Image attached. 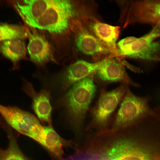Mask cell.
<instances>
[{
    "instance_id": "13",
    "label": "cell",
    "mask_w": 160,
    "mask_h": 160,
    "mask_svg": "<svg viewBox=\"0 0 160 160\" xmlns=\"http://www.w3.org/2000/svg\"><path fill=\"white\" fill-rule=\"evenodd\" d=\"M160 37V30L153 27L148 33L137 38L133 41L117 49L118 55L136 59L138 55L157 38Z\"/></svg>"
},
{
    "instance_id": "19",
    "label": "cell",
    "mask_w": 160,
    "mask_h": 160,
    "mask_svg": "<svg viewBox=\"0 0 160 160\" xmlns=\"http://www.w3.org/2000/svg\"><path fill=\"white\" fill-rule=\"evenodd\" d=\"M0 160H26L11 135L8 147L5 150H0Z\"/></svg>"
},
{
    "instance_id": "9",
    "label": "cell",
    "mask_w": 160,
    "mask_h": 160,
    "mask_svg": "<svg viewBox=\"0 0 160 160\" xmlns=\"http://www.w3.org/2000/svg\"><path fill=\"white\" fill-rule=\"evenodd\" d=\"M94 79L103 84L120 82L129 86L137 87L140 86L132 80L120 61L111 58L103 59L95 72Z\"/></svg>"
},
{
    "instance_id": "6",
    "label": "cell",
    "mask_w": 160,
    "mask_h": 160,
    "mask_svg": "<svg viewBox=\"0 0 160 160\" xmlns=\"http://www.w3.org/2000/svg\"><path fill=\"white\" fill-rule=\"evenodd\" d=\"M96 160H154L153 155L147 149L131 140L115 142L100 153H95Z\"/></svg>"
},
{
    "instance_id": "12",
    "label": "cell",
    "mask_w": 160,
    "mask_h": 160,
    "mask_svg": "<svg viewBox=\"0 0 160 160\" xmlns=\"http://www.w3.org/2000/svg\"><path fill=\"white\" fill-rule=\"evenodd\" d=\"M23 82V90L31 98L35 113L41 121L51 126L52 108L49 92L45 90L38 92L31 83L25 79Z\"/></svg>"
},
{
    "instance_id": "14",
    "label": "cell",
    "mask_w": 160,
    "mask_h": 160,
    "mask_svg": "<svg viewBox=\"0 0 160 160\" xmlns=\"http://www.w3.org/2000/svg\"><path fill=\"white\" fill-rule=\"evenodd\" d=\"M27 48L31 60L37 65L43 64L51 59L50 45L45 39L39 35H31Z\"/></svg>"
},
{
    "instance_id": "2",
    "label": "cell",
    "mask_w": 160,
    "mask_h": 160,
    "mask_svg": "<svg viewBox=\"0 0 160 160\" xmlns=\"http://www.w3.org/2000/svg\"><path fill=\"white\" fill-rule=\"evenodd\" d=\"M150 95L137 96L129 87L124 96L109 133L118 130L142 120L155 112L150 106Z\"/></svg>"
},
{
    "instance_id": "20",
    "label": "cell",
    "mask_w": 160,
    "mask_h": 160,
    "mask_svg": "<svg viewBox=\"0 0 160 160\" xmlns=\"http://www.w3.org/2000/svg\"><path fill=\"white\" fill-rule=\"evenodd\" d=\"M154 26H156L159 29H160V21H159L158 23H157L156 24H155Z\"/></svg>"
},
{
    "instance_id": "1",
    "label": "cell",
    "mask_w": 160,
    "mask_h": 160,
    "mask_svg": "<svg viewBox=\"0 0 160 160\" xmlns=\"http://www.w3.org/2000/svg\"><path fill=\"white\" fill-rule=\"evenodd\" d=\"M94 73L73 85L60 102L71 123L77 127L82 125L95 94Z\"/></svg>"
},
{
    "instance_id": "8",
    "label": "cell",
    "mask_w": 160,
    "mask_h": 160,
    "mask_svg": "<svg viewBox=\"0 0 160 160\" xmlns=\"http://www.w3.org/2000/svg\"><path fill=\"white\" fill-rule=\"evenodd\" d=\"M103 60L95 63L78 60L57 75L55 81L61 90H66L74 84L94 73Z\"/></svg>"
},
{
    "instance_id": "10",
    "label": "cell",
    "mask_w": 160,
    "mask_h": 160,
    "mask_svg": "<svg viewBox=\"0 0 160 160\" xmlns=\"http://www.w3.org/2000/svg\"><path fill=\"white\" fill-rule=\"evenodd\" d=\"M82 17L83 24L89 31L111 53L117 55V41L120 27L102 22L86 14Z\"/></svg>"
},
{
    "instance_id": "3",
    "label": "cell",
    "mask_w": 160,
    "mask_h": 160,
    "mask_svg": "<svg viewBox=\"0 0 160 160\" xmlns=\"http://www.w3.org/2000/svg\"><path fill=\"white\" fill-rule=\"evenodd\" d=\"M75 14L74 5L70 1L50 0L43 14L37 20L27 24L34 28L60 34L68 28Z\"/></svg>"
},
{
    "instance_id": "17",
    "label": "cell",
    "mask_w": 160,
    "mask_h": 160,
    "mask_svg": "<svg viewBox=\"0 0 160 160\" xmlns=\"http://www.w3.org/2000/svg\"><path fill=\"white\" fill-rule=\"evenodd\" d=\"M44 137L41 144L48 149L59 160H63V145L59 136L51 126L44 127Z\"/></svg>"
},
{
    "instance_id": "11",
    "label": "cell",
    "mask_w": 160,
    "mask_h": 160,
    "mask_svg": "<svg viewBox=\"0 0 160 160\" xmlns=\"http://www.w3.org/2000/svg\"><path fill=\"white\" fill-rule=\"evenodd\" d=\"M78 28L75 44L77 49L81 52L96 59L111 52L83 24H80Z\"/></svg>"
},
{
    "instance_id": "15",
    "label": "cell",
    "mask_w": 160,
    "mask_h": 160,
    "mask_svg": "<svg viewBox=\"0 0 160 160\" xmlns=\"http://www.w3.org/2000/svg\"><path fill=\"white\" fill-rule=\"evenodd\" d=\"M49 0H25L23 4L17 3L16 8L27 24L39 18L45 12Z\"/></svg>"
},
{
    "instance_id": "18",
    "label": "cell",
    "mask_w": 160,
    "mask_h": 160,
    "mask_svg": "<svg viewBox=\"0 0 160 160\" xmlns=\"http://www.w3.org/2000/svg\"><path fill=\"white\" fill-rule=\"evenodd\" d=\"M22 27L7 23H0V42L16 39H20L26 34Z\"/></svg>"
},
{
    "instance_id": "5",
    "label": "cell",
    "mask_w": 160,
    "mask_h": 160,
    "mask_svg": "<svg viewBox=\"0 0 160 160\" xmlns=\"http://www.w3.org/2000/svg\"><path fill=\"white\" fill-rule=\"evenodd\" d=\"M129 87L128 85L122 84L110 91L101 90L98 100L90 111L92 124L102 127L107 126Z\"/></svg>"
},
{
    "instance_id": "7",
    "label": "cell",
    "mask_w": 160,
    "mask_h": 160,
    "mask_svg": "<svg viewBox=\"0 0 160 160\" xmlns=\"http://www.w3.org/2000/svg\"><path fill=\"white\" fill-rule=\"evenodd\" d=\"M123 16L125 25L133 23L151 24L160 21V1L141 0L126 2Z\"/></svg>"
},
{
    "instance_id": "4",
    "label": "cell",
    "mask_w": 160,
    "mask_h": 160,
    "mask_svg": "<svg viewBox=\"0 0 160 160\" xmlns=\"http://www.w3.org/2000/svg\"><path fill=\"white\" fill-rule=\"evenodd\" d=\"M0 114L16 130L41 143L44 135V127L32 114L16 107L0 104Z\"/></svg>"
},
{
    "instance_id": "16",
    "label": "cell",
    "mask_w": 160,
    "mask_h": 160,
    "mask_svg": "<svg viewBox=\"0 0 160 160\" xmlns=\"http://www.w3.org/2000/svg\"><path fill=\"white\" fill-rule=\"evenodd\" d=\"M0 52L15 65L25 57L26 49L20 39H13L0 42Z\"/></svg>"
}]
</instances>
